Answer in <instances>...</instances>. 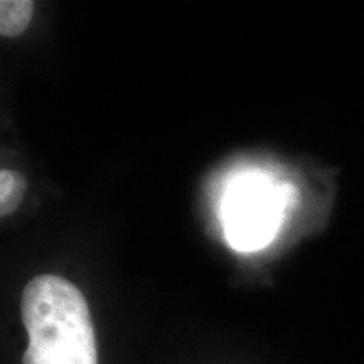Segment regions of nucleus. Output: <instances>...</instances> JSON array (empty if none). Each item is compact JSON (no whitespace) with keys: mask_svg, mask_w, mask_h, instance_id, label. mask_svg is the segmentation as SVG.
I'll list each match as a JSON object with an SVG mask.
<instances>
[{"mask_svg":"<svg viewBox=\"0 0 364 364\" xmlns=\"http://www.w3.org/2000/svg\"><path fill=\"white\" fill-rule=\"evenodd\" d=\"M21 314L29 334L22 364H98L88 302L70 280L34 277L22 292Z\"/></svg>","mask_w":364,"mask_h":364,"instance_id":"f257e3e1","label":"nucleus"},{"mask_svg":"<svg viewBox=\"0 0 364 364\" xmlns=\"http://www.w3.org/2000/svg\"><path fill=\"white\" fill-rule=\"evenodd\" d=\"M284 215V194L268 181L247 179L231 186L223 221L230 245L240 252H257L273 240Z\"/></svg>","mask_w":364,"mask_h":364,"instance_id":"f03ea898","label":"nucleus"},{"mask_svg":"<svg viewBox=\"0 0 364 364\" xmlns=\"http://www.w3.org/2000/svg\"><path fill=\"white\" fill-rule=\"evenodd\" d=\"M34 4L31 0H2L0 2V34L2 38H17L27 29L33 17Z\"/></svg>","mask_w":364,"mask_h":364,"instance_id":"7ed1b4c3","label":"nucleus"},{"mask_svg":"<svg viewBox=\"0 0 364 364\" xmlns=\"http://www.w3.org/2000/svg\"><path fill=\"white\" fill-rule=\"evenodd\" d=\"M27 182L24 176L11 169L0 171V215H12L24 199Z\"/></svg>","mask_w":364,"mask_h":364,"instance_id":"20e7f679","label":"nucleus"}]
</instances>
